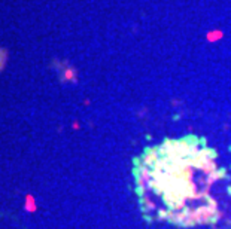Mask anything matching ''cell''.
I'll use <instances>...</instances> for the list:
<instances>
[{"label":"cell","instance_id":"1","mask_svg":"<svg viewBox=\"0 0 231 229\" xmlns=\"http://www.w3.org/2000/svg\"><path fill=\"white\" fill-rule=\"evenodd\" d=\"M134 183L146 219L176 226L215 225L221 193H230L227 170L203 137L165 138L134 159Z\"/></svg>","mask_w":231,"mask_h":229}]
</instances>
